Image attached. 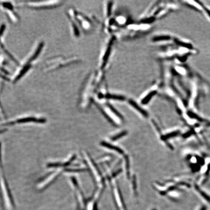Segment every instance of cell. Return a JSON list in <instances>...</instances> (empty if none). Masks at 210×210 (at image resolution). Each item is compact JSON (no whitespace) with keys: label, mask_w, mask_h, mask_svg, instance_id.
Segmentation results:
<instances>
[{"label":"cell","mask_w":210,"mask_h":210,"mask_svg":"<svg viewBox=\"0 0 210 210\" xmlns=\"http://www.w3.org/2000/svg\"><path fill=\"white\" fill-rule=\"evenodd\" d=\"M82 155L84 162L87 166L88 171L90 172L94 183L101 188L102 191H103L106 187V179L101 170L88 153L84 152Z\"/></svg>","instance_id":"obj_1"},{"label":"cell","mask_w":210,"mask_h":210,"mask_svg":"<svg viewBox=\"0 0 210 210\" xmlns=\"http://www.w3.org/2000/svg\"><path fill=\"white\" fill-rule=\"evenodd\" d=\"M61 3H62V2H28L25 5L26 6L31 8L43 9L55 8L59 5Z\"/></svg>","instance_id":"obj_2"},{"label":"cell","mask_w":210,"mask_h":210,"mask_svg":"<svg viewBox=\"0 0 210 210\" xmlns=\"http://www.w3.org/2000/svg\"><path fill=\"white\" fill-rule=\"evenodd\" d=\"M100 144L103 147L106 148L108 149L109 150H112V151H114L119 154L124 155V151L119 147L112 145V144L105 141H102Z\"/></svg>","instance_id":"obj_3"},{"label":"cell","mask_w":210,"mask_h":210,"mask_svg":"<svg viewBox=\"0 0 210 210\" xmlns=\"http://www.w3.org/2000/svg\"><path fill=\"white\" fill-rule=\"evenodd\" d=\"M76 155L74 154L72 156L71 158H69L68 161L62 163V162H55V163H50L47 165V166L49 168H56V167H67L69 166V165H71L73 161L75 160L76 158Z\"/></svg>","instance_id":"obj_4"},{"label":"cell","mask_w":210,"mask_h":210,"mask_svg":"<svg viewBox=\"0 0 210 210\" xmlns=\"http://www.w3.org/2000/svg\"><path fill=\"white\" fill-rule=\"evenodd\" d=\"M128 103L135 110H136L139 113L141 114L142 115L144 116V118H148L149 117L148 112L143 109L138 104L133 100L130 99L128 100Z\"/></svg>","instance_id":"obj_5"},{"label":"cell","mask_w":210,"mask_h":210,"mask_svg":"<svg viewBox=\"0 0 210 210\" xmlns=\"http://www.w3.org/2000/svg\"><path fill=\"white\" fill-rule=\"evenodd\" d=\"M106 107H107V109H108V112L112 114H113V115L116 117L118 120H119L121 122H124V119L123 116L117 111V110L116 109V108H114L113 106H112V105L109 103H107Z\"/></svg>","instance_id":"obj_6"},{"label":"cell","mask_w":210,"mask_h":210,"mask_svg":"<svg viewBox=\"0 0 210 210\" xmlns=\"http://www.w3.org/2000/svg\"><path fill=\"white\" fill-rule=\"evenodd\" d=\"M37 122V123H43L45 122V120L44 119H36L34 117H26V118H22L21 119L17 120L14 122V124L16 123H28V122Z\"/></svg>","instance_id":"obj_7"},{"label":"cell","mask_w":210,"mask_h":210,"mask_svg":"<svg viewBox=\"0 0 210 210\" xmlns=\"http://www.w3.org/2000/svg\"><path fill=\"white\" fill-rule=\"evenodd\" d=\"M157 93V92L155 89L151 90L148 92L145 96L143 97L141 100V103L143 105H146L150 102L153 97L155 96Z\"/></svg>","instance_id":"obj_8"},{"label":"cell","mask_w":210,"mask_h":210,"mask_svg":"<svg viewBox=\"0 0 210 210\" xmlns=\"http://www.w3.org/2000/svg\"><path fill=\"white\" fill-rule=\"evenodd\" d=\"M124 160L125 176L127 178L129 179L130 178V161L128 156L125 155Z\"/></svg>","instance_id":"obj_9"},{"label":"cell","mask_w":210,"mask_h":210,"mask_svg":"<svg viewBox=\"0 0 210 210\" xmlns=\"http://www.w3.org/2000/svg\"><path fill=\"white\" fill-rule=\"evenodd\" d=\"M171 39V37L168 35H161L159 36H156L152 38L153 42H167Z\"/></svg>","instance_id":"obj_10"},{"label":"cell","mask_w":210,"mask_h":210,"mask_svg":"<svg viewBox=\"0 0 210 210\" xmlns=\"http://www.w3.org/2000/svg\"><path fill=\"white\" fill-rule=\"evenodd\" d=\"M194 187L195 190L197 191L198 193H199V194L202 195L205 200H206L208 202L210 203V197L206 193H205L202 190L198 184H197V183H195Z\"/></svg>","instance_id":"obj_11"},{"label":"cell","mask_w":210,"mask_h":210,"mask_svg":"<svg viewBox=\"0 0 210 210\" xmlns=\"http://www.w3.org/2000/svg\"><path fill=\"white\" fill-rule=\"evenodd\" d=\"M127 134H128V132L127 130H123L122 132H120L117 134H116L115 135L111 137V141L113 142L116 141H118L120 139H121L122 138L125 136Z\"/></svg>","instance_id":"obj_12"},{"label":"cell","mask_w":210,"mask_h":210,"mask_svg":"<svg viewBox=\"0 0 210 210\" xmlns=\"http://www.w3.org/2000/svg\"><path fill=\"white\" fill-rule=\"evenodd\" d=\"M132 188L133 192L135 196H137V178L135 175L133 176L132 181Z\"/></svg>","instance_id":"obj_13"},{"label":"cell","mask_w":210,"mask_h":210,"mask_svg":"<svg viewBox=\"0 0 210 210\" xmlns=\"http://www.w3.org/2000/svg\"><path fill=\"white\" fill-rule=\"evenodd\" d=\"M66 171L68 172H82L88 171V170L85 168L67 169Z\"/></svg>","instance_id":"obj_14"},{"label":"cell","mask_w":210,"mask_h":210,"mask_svg":"<svg viewBox=\"0 0 210 210\" xmlns=\"http://www.w3.org/2000/svg\"><path fill=\"white\" fill-rule=\"evenodd\" d=\"M202 9L205 11V13L208 17L210 18V9L205 5H202Z\"/></svg>","instance_id":"obj_15"},{"label":"cell","mask_w":210,"mask_h":210,"mask_svg":"<svg viewBox=\"0 0 210 210\" xmlns=\"http://www.w3.org/2000/svg\"><path fill=\"white\" fill-rule=\"evenodd\" d=\"M92 210H98V201L97 200H95L94 202Z\"/></svg>","instance_id":"obj_16"},{"label":"cell","mask_w":210,"mask_h":210,"mask_svg":"<svg viewBox=\"0 0 210 210\" xmlns=\"http://www.w3.org/2000/svg\"><path fill=\"white\" fill-rule=\"evenodd\" d=\"M207 207L206 206H203L202 207V208L200 209V210H206Z\"/></svg>","instance_id":"obj_17"},{"label":"cell","mask_w":210,"mask_h":210,"mask_svg":"<svg viewBox=\"0 0 210 210\" xmlns=\"http://www.w3.org/2000/svg\"><path fill=\"white\" fill-rule=\"evenodd\" d=\"M155 210V209H153V210Z\"/></svg>","instance_id":"obj_18"}]
</instances>
